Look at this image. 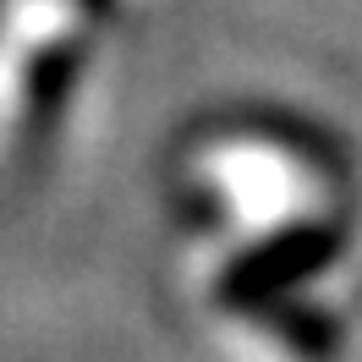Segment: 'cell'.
<instances>
[{
	"mask_svg": "<svg viewBox=\"0 0 362 362\" xmlns=\"http://www.w3.org/2000/svg\"><path fill=\"white\" fill-rule=\"evenodd\" d=\"M258 318L280 335V346H286L296 362H340V318L329 313V308H313V302H302V296H286V302L264 308Z\"/></svg>",
	"mask_w": 362,
	"mask_h": 362,
	"instance_id": "2",
	"label": "cell"
},
{
	"mask_svg": "<svg viewBox=\"0 0 362 362\" xmlns=\"http://www.w3.org/2000/svg\"><path fill=\"white\" fill-rule=\"evenodd\" d=\"M346 252V226L340 220H286L269 236H258L252 247H242L230 258L220 280H214V302L226 313H247L258 318L264 308L296 296L308 280L335 264Z\"/></svg>",
	"mask_w": 362,
	"mask_h": 362,
	"instance_id": "1",
	"label": "cell"
}]
</instances>
